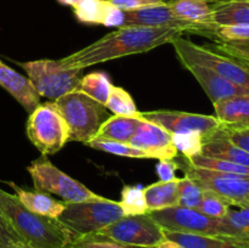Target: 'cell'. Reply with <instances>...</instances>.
Masks as SVG:
<instances>
[{
  "instance_id": "1",
  "label": "cell",
  "mask_w": 249,
  "mask_h": 248,
  "mask_svg": "<svg viewBox=\"0 0 249 248\" xmlns=\"http://www.w3.org/2000/svg\"><path fill=\"white\" fill-rule=\"evenodd\" d=\"M184 34L175 28L156 27H121L95 43L61 58V62L71 68H84L108 62L129 55L147 53Z\"/></svg>"
},
{
  "instance_id": "2",
  "label": "cell",
  "mask_w": 249,
  "mask_h": 248,
  "mask_svg": "<svg viewBox=\"0 0 249 248\" xmlns=\"http://www.w3.org/2000/svg\"><path fill=\"white\" fill-rule=\"evenodd\" d=\"M0 213L19 240L34 248H67L74 238L57 220L27 209L16 195L0 189Z\"/></svg>"
},
{
  "instance_id": "3",
  "label": "cell",
  "mask_w": 249,
  "mask_h": 248,
  "mask_svg": "<svg viewBox=\"0 0 249 248\" xmlns=\"http://www.w3.org/2000/svg\"><path fill=\"white\" fill-rule=\"evenodd\" d=\"M65 209L57 220L73 238L91 236L124 216L119 202L105 197L94 201L65 202Z\"/></svg>"
},
{
  "instance_id": "4",
  "label": "cell",
  "mask_w": 249,
  "mask_h": 248,
  "mask_svg": "<svg viewBox=\"0 0 249 248\" xmlns=\"http://www.w3.org/2000/svg\"><path fill=\"white\" fill-rule=\"evenodd\" d=\"M68 128V141L87 143L95 138L104 123L106 109L80 90L63 95L53 101Z\"/></svg>"
},
{
  "instance_id": "5",
  "label": "cell",
  "mask_w": 249,
  "mask_h": 248,
  "mask_svg": "<svg viewBox=\"0 0 249 248\" xmlns=\"http://www.w3.org/2000/svg\"><path fill=\"white\" fill-rule=\"evenodd\" d=\"M178 58L182 63H195L209 68L229 82L249 90V70L235 58L181 35L172 40Z\"/></svg>"
},
{
  "instance_id": "6",
  "label": "cell",
  "mask_w": 249,
  "mask_h": 248,
  "mask_svg": "<svg viewBox=\"0 0 249 248\" xmlns=\"http://www.w3.org/2000/svg\"><path fill=\"white\" fill-rule=\"evenodd\" d=\"M39 96L57 100L63 95L79 90L83 70L71 68L61 60H38L21 63Z\"/></svg>"
},
{
  "instance_id": "7",
  "label": "cell",
  "mask_w": 249,
  "mask_h": 248,
  "mask_svg": "<svg viewBox=\"0 0 249 248\" xmlns=\"http://www.w3.org/2000/svg\"><path fill=\"white\" fill-rule=\"evenodd\" d=\"M27 136L43 156L55 155L68 142V128L53 102L39 105L27 121Z\"/></svg>"
},
{
  "instance_id": "8",
  "label": "cell",
  "mask_w": 249,
  "mask_h": 248,
  "mask_svg": "<svg viewBox=\"0 0 249 248\" xmlns=\"http://www.w3.org/2000/svg\"><path fill=\"white\" fill-rule=\"evenodd\" d=\"M36 191L53 194L63 202H84L102 198L78 180L63 173L48 159L34 160L28 167Z\"/></svg>"
},
{
  "instance_id": "9",
  "label": "cell",
  "mask_w": 249,
  "mask_h": 248,
  "mask_svg": "<svg viewBox=\"0 0 249 248\" xmlns=\"http://www.w3.org/2000/svg\"><path fill=\"white\" fill-rule=\"evenodd\" d=\"M95 235L108 238L126 248H156L165 240L164 230L148 213L122 216Z\"/></svg>"
},
{
  "instance_id": "10",
  "label": "cell",
  "mask_w": 249,
  "mask_h": 248,
  "mask_svg": "<svg viewBox=\"0 0 249 248\" xmlns=\"http://www.w3.org/2000/svg\"><path fill=\"white\" fill-rule=\"evenodd\" d=\"M148 214L164 231L232 237L230 228L223 218H211L197 209L174 206L160 211L148 212Z\"/></svg>"
},
{
  "instance_id": "11",
  "label": "cell",
  "mask_w": 249,
  "mask_h": 248,
  "mask_svg": "<svg viewBox=\"0 0 249 248\" xmlns=\"http://www.w3.org/2000/svg\"><path fill=\"white\" fill-rule=\"evenodd\" d=\"M138 116L139 118L162 126L170 134L198 133L203 135L204 139L211 136L214 131L223 125L215 116L181 111L160 109V111L139 112Z\"/></svg>"
},
{
  "instance_id": "12",
  "label": "cell",
  "mask_w": 249,
  "mask_h": 248,
  "mask_svg": "<svg viewBox=\"0 0 249 248\" xmlns=\"http://www.w3.org/2000/svg\"><path fill=\"white\" fill-rule=\"evenodd\" d=\"M185 175L196 180L207 191L220 195L230 202L231 206H235L249 197V177L246 175L224 174L201 169L192 167L189 163L187 167H185Z\"/></svg>"
},
{
  "instance_id": "13",
  "label": "cell",
  "mask_w": 249,
  "mask_h": 248,
  "mask_svg": "<svg viewBox=\"0 0 249 248\" xmlns=\"http://www.w3.org/2000/svg\"><path fill=\"white\" fill-rule=\"evenodd\" d=\"M129 145L143 151L150 158L160 160L173 159L179 155L172 140V134L145 119H141L140 125L129 141Z\"/></svg>"
},
{
  "instance_id": "14",
  "label": "cell",
  "mask_w": 249,
  "mask_h": 248,
  "mask_svg": "<svg viewBox=\"0 0 249 248\" xmlns=\"http://www.w3.org/2000/svg\"><path fill=\"white\" fill-rule=\"evenodd\" d=\"M141 26V27H156V28H175L180 29L185 33H194L196 31L192 24L178 18L170 10L167 2L150 6L140 7V9L124 11L123 27Z\"/></svg>"
},
{
  "instance_id": "15",
  "label": "cell",
  "mask_w": 249,
  "mask_h": 248,
  "mask_svg": "<svg viewBox=\"0 0 249 248\" xmlns=\"http://www.w3.org/2000/svg\"><path fill=\"white\" fill-rule=\"evenodd\" d=\"M182 66L196 78L213 104L238 95L249 94V90L229 82L228 79L216 74L215 72L204 66L195 65V63H182Z\"/></svg>"
},
{
  "instance_id": "16",
  "label": "cell",
  "mask_w": 249,
  "mask_h": 248,
  "mask_svg": "<svg viewBox=\"0 0 249 248\" xmlns=\"http://www.w3.org/2000/svg\"><path fill=\"white\" fill-rule=\"evenodd\" d=\"M0 87L4 88L27 113L31 114L40 105V96L32 85L28 77L19 74L0 61Z\"/></svg>"
},
{
  "instance_id": "17",
  "label": "cell",
  "mask_w": 249,
  "mask_h": 248,
  "mask_svg": "<svg viewBox=\"0 0 249 248\" xmlns=\"http://www.w3.org/2000/svg\"><path fill=\"white\" fill-rule=\"evenodd\" d=\"M178 18L192 24L196 28L194 34L213 27L212 14L213 4L206 0H170L167 2Z\"/></svg>"
},
{
  "instance_id": "18",
  "label": "cell",
  "mask_w": 249,
  "mask_h": 248,
  "mask_svg": "<svg viewBox=\"0 0 249 248\" xmlns=\"http://www.w3.org/2000/svg\"><path fill=\"white\" fill-rule=\"evenodd\" d=\"M201 155L225 159L249 168V153L233 145L229 140L228 136L225 135L223 125L218 130L214 131L211 136L204 139Z\"/></svg>"
},
{
  "instance_id": "19",
  "label": "cell",
  "mask_w": 249,
  "mask_h": 248,
  "mask_svg": "<svg viewBox=\"0 0 249 248\" xmlns=\"http://www.w3.org/2000/svg\"><path fill=\"white\" fill-rule=\"evenodd\" d=\"M165 238L184 248H249V241L219 235H199L164 231Z\"/></svg>"
},
{
  "instance_id": "20",
  "label": "cell",
  "mask_w": 249,
  "mask_h": 248,
  "mask_svg": "<svg viewBox=\"0 0 249 248\" xmlns=\"http://www.w3.org/2000/svg\"><path fill=\"white\" fill-rule=\"evenodd\" d=\"M10 186L16 192L15 195L19 199V202L27 209H29L33 213L39 214V215L57 219L65 209V202L57 201L45 192L22 189V187L15 185L14 182H10Z\"/></svg>"
},
{
  "instance_id": "21",
  "label": "cell",
  "mask_w": 249,
  "mask_h": 248,
  "mask_svg": "<svg viewBox=\"0 0 249 248\" xmlns=\"http://www.w3.org/2000/svg\"><path fill=\"white\" fill-rule=\"evenodd\" d=\"M215 117L224 126L247 128L249 126V94L238 95L215 102Z\"/></svg>"
},
{
  "instance_id": "22",
  "label": "cell",
  "mask_w": 249,
  "mask_h": 248,
  "mask_svg": "<svg viewBox=\"0 0 249 248\" xmlns=\"http://www.w3.org/2000/svg\"><path fill=\"white\" fill-rule=\"evenodd\" d=\"M140 123L141 118H139L138 114L136 116L114 114L101 124L96 136L129 143L131 138L135 135Z\"/></svg>"
},
{
  "instance_id": "23",
  "label": "cell",
  "mask_w": 249,
  "mask_h": 248,
  "mask_svg": "<svg viewBox=\"0 0 249 248\" xmlns=\"http://www.w3.org/2000/svg\"><path fill=\"white\" fill-rule=\"evenodd\" d=\"M214 26L249 24V0H228L213 4Z\"/></svg>"
},
{
  "instance_id": "24",
  "label": "cell",
  "mask_w": 249,
  "mask_h": 248,
  "mask_svg": "<svg viewBox=\"0 0 249 248\" xmlns=\"http://www.w3.org/2000/svg\"><path fill=\"white\" fill-rule=\"evenodd\" d=\"M178 181H158L143 189L148 212L178 206Z\"/></svg>"
},
{
  "instance_id": "25",
  "label": "cell",
  "mask_w": 249,
  "mask_h": 248,
  "mask_svg": "<svg viewBox=\"0 0 249 248\" xmlns=\"http://www.w3.org/2000/svg\"><path fill=\"white\" fill-rule=\"evenodd\" d=\"M116 9L109 0H83L73 7L75 18L85 24L106 26L107 19Z\"/></svg>"
},
{
  "instance_id": "26",
  "label": "cell",
  "mask_w": 249,
  "mask_h": 248,
  "mask_svg": "<svg viewBox=\"0 0 249 248\" xmlns=\"http://www.w3.org/2000/svg\"><path fill=\"white\" fill-rule=\"evenodd\" d=\"M112 83L109 77L105 72H92L84 75L80 80L79 90L91 97L100 105L106 107L111 94Z\"/></svg>"
},
{
  "instance_id": "27",
  "label": "cell",
  "mask_w": 249,
  "mask_h": 248,
  "mask_svg": "<svg viewBox=\"0 0 249 248\" xmlns=\"http://www.w3.org/2000/svg\"><path fill=\"white\" fill-rule=\"evenodd\" d=\"M186 159V158H185ZM190 165L195 168H201V169L213 170V172L224 173V174H236V175H246L249 177V168L245 165L236 164V163L229 162L225 159H219L214 157H207L203 155H197L195 157L186 159Z\"/></svg>"
},
{
  "instance_id": "28",
  "label": "cell",
  "mask_w": 249,
  "mask_h": 248,
  "mask_svg": "<svg viewBox=\"0 0 249 248\" xmlns=\"http://www.w3.org/2000/svg\"><path fill=\"white\" fill-rule=\"evenodd\" d=\"M198 35L211 38L214 43H232L249 40V24L213 26L198 33Z\"/></svg>"
},
{
  "instance_id": "29",
  "label": "cell",
  "mask_w": 249,
  "mask_h": 248,
  "mask_svg": "<svg viewBox=\"0 0 249 248\" xmlns=\"http://www.w3.org/2000/svg\"><path fill=\"white\" fill-rule=\"evenodd\" d=\"M89 147L95 148V150L104 151V152L112 153L116 156H122V157H128V158H150L146 155L143 151L138 150V148L133 147L129 143L119 142V141L109 140V139L100 138V136H95L91 140L88 141L85 143Z\"/></svg>"
},
{
  "instance_id": "30",
  "label": "cell",
  "mask_w": 249,
  "mask_h": 248,
  "mask_svg": "<svg viewBox=\"0 0 249 248\" xmlns=\"http://www.w3.org/2000/svg\"><path fill=\"white\" fill-rule=\"evenodd\" d=\"M223 219L230 228L232 237L249 241V206H231Z\"/></svg>"
},
{
  "instance_id": "31",
  "label": "cell",
  "mask_w": 249,
  "mask_h": 248,
  "mask_svg": "<svg viewBox=\"0 0 249 248\" xmlns=\"http://www.w3.org/2000/svg\"><path fill=\"white\" fill-rule=\"evenodd\" d=\"M203 195L204 189L192 177L185 175L178 181V206L197 209Z\"/></svg>"
},
{
  "instance_id": "32",
  "label": "cell",
  "mask_w": 249,
  "mask_h": 248,
  "mask_svg": "<svg viewBox=\"0 0 249 248\" xmlns=\"http://www.w3.org/2000/svg\"><path fill=\"white\" fill-rule=\"evenodd\" d=\"M119 204L124 215H139V214L148 213L143 189L141 186L125 185L122 190Z\"/></svg>"
},
{
  "instance_id": "33",
  "label": "cell",
  "mask_w": 249,
  "mask_h": 248,
  "mask_svg": "<svg viewBox=\"0 0 249 248\" xmlns=\"http://www.w3.org/2000/svg\"><path fill=\"white\" fill-rule=\"evenodd\" d=\"M109 111L121 116H136L139 113L133 97L121 87H112L108 101L106 105Z\"/></svg>"
},
{
  "instance_id": "34",
  "label": "cell",
  "mask_w": 249,
  "mask_h": 248,
  "mask_svg": "<svg viewBox=\"0 0 249 248\" xmlns=\"http://www.w3.org/2000/svg\"><path fill=\"white\" fill-rule=\"evenodd\" d=\"M230 207V202L221 197L220 195L204 190L203 198H202V202L197 211L203 213L204 215L211 216V218L221 219L228 214Z\"/></svg>"
},
{
  "instance_id": "35",
  "label": "cell",
  "mask_w": 249,
  "mask_h": 248,
  "mask_svg": "<svg viewBox=\"0 0 249 248\" xmlns=\"http://www.w3.org/2000/svg\"><path fill=\"white\" fill-rule=\"evenodd\" d=\"M172 140L178 152H181L186 159L201 155L203 147V135L198 133L172 134Z\"/></svg>"
},
{
  "instance_id": "36",
  "label": "cell",
  "mask_w": 249,
  "mask_h": 248,
  "mask_svg": "<svg viewBox=\"0 0 249 248\" xmlns=\"http://www.w3.org/2000/svg\"><path fill=\"white\" fill-rule=\"evenodd\" d=\"M214 49L235 58L249 70V40L232 43H215Z\"/></svg>"
},
{
  "instance_id": "37",
  "label": "cell",
  "mask_w": 249,
  "mask_h": 248,
  "mask_svg": "<svg viewBox=\"0 0 249 248\" xmlns=\"http://www.w3.org/2000/svg\"><path fill=\"white\" fill-rule=\"evenodd\" d=\"M67 248H126L100 235L74 238Z\"/></svg>"
},
{
  "instance_id": "38",
  "label": "cell",
  "mask_w": 249,
  "mask_h": 248,
  "mask_svg": "<svg viewBox=\"0 0 249 248\" xmlns=\"http://www.w3.org/2000/svg\"><path fill=\"white\" fill-rule=\"evenodd\" d=\"M223 129L225 131V135L233 145L249 153V126L247 128H229V126L223 125Z\"/></svg>"
},
{
  "instance_id": "39",
  "label": "cell",
  "mask_w": 249,
  "mask_h": 248,
  "mask_svg": "<svg viewBox=\"0 0 249 248\" xmlns=\"http://www.w3.org/2000/svg\"><path fill=\"white\" fill-rule=\"evenodd\" d=\"M180 168V164L177 160L173 159H160L156 165V173H157L160 181H173L178 179L177 170Z\"/></svg>"
},
{
  "instance_id": "40",
  "label": "cell",
  "mask_w": 249,
  "mask_h": 248,
  "mask_svg": "<svg viewBox=\"0 0 249 248\" xmlns=\"http://www.w3.org/2000/svg\"><path fill=\"white\" fill-rule=\"evenodd\" d=\"M114 7L123 11H131V10L140 9V7L157 5L164 2L163 0H109Z\"/></svg>"
},
{
  "instance_id": "41",
  "label": "cell",
  "mask_w": 249,
  "mask_h": 248,
  "mask_svg": "<svg viewBox=\"0 0 249 248\" xmlns=\"http://www.w3.org/2000/svg\"><path fill=\"white\" fill-rule=\"evenodd\" d=\"M17 241L21 240L16 235V232L12 230V228L7 223L6 219L0 213V248H6L7 246L14 242H17Z\"/></svg>"
},
{
  "instance_id": "42",
  "label": "cell",
  "mask_w": 249,
  "mask_h": 248,
  "mask_svg": "<svg viewBox=\"0 0 249 248\" xmlns=\"http://www.w3.org/2000/svg\"><path fill=\"white\" fill-rule=\"evenodd\" d=\"M156 248H184V247H181L179 243L174 242V241H170L168 240V238H165V240L163 241V242H160Z\"/></svg>"
},
{
  "instance_id": "43",
  "label": "cell",
  "mask_w": 249,
  "mask_h": 248,
  "mask_svg": "<svg viewBox=\"0 0 249 248\" xmlns=\"http://www.w3.org/2000/svg\"><path fill=\"white\" fill-rule=\"evenodd\" d=\"M6 248H34V247H32V246L22 242V241H17V242H14V243H11V245L7 246Z\"/></svg>"
},
{
  "instance_id": "44",
  "label": "cell",
  "mask_w": 249,
  "mask_h": 248,
  "mask_svg": "<svg viewBox=\"0 0 249 248\" xmlns=\"http://www.w3.org/2000/svg\"><path fill=\"white\" fill-rule=\"evenodd\" d=\"M57 1L60 2L61 5H67V6L75 7L80 1H83V0H57Z\"/></svg>"
},
{
  "instance_id": "45",
  "label": "cell",
  "mask_w": 249,
  "mask_h": 248,
  "mask_svg": "<svg viewBox=\"0 0 249 248\" xmlns=\"http://www.w3.org/2000/svg\"><path fill=\"white\" fill-rule=\"evenodd\" d=\"M164 2L170 1V0H163ZM206 1L211 2V4H218V2H223V1H228V0H206Z\"/></svg>"
},
{
  "instance_id": "46",
  "label": "cell",
  "mask_w": 249,
  "mask_h": 248,
  "mask_svg": "<svg viewBox=\"0 0 249 248\" xmlns=\"http://www.w3.org/2000/svg\"><path fill=\"white\" fill-rule=\"evenodd\" d=\"M237 204H246V206H249V197H248V198H246L245 201L240 202V203H237ZM235 206H236V204H235Z\"/></svg>"
}]
</instances>
